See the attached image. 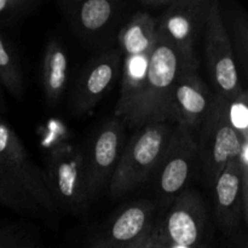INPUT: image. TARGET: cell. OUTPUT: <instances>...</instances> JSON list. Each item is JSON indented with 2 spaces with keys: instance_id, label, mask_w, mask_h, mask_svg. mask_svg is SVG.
I'll use <instances>...</instances> for the list:
<instances>
[{
  "instance_id": "23",
  "label": "cell",
  "mask_w": 248,
  "mask_h": 248,
  "mask_svg": "<svg viewBox=\"0 0 248 248\" xmlns=\"http://www.w3.org/2000/svg\"><path fill=\"white\" fill-rule=\"evenodd\" d=\"M171 2L172 0H140L138 5L142 11L150 14V11H164Z\"/></svg>"
},
{
  "instance_id": "6",
  "label": "cell",
  "mask_w": 248,
  "mask_h": 248,
  "mask_svg": "<svg viewBox=\"0 0 248 248\" xmlns=\"http://www.w3.org/2000/svg\"><path fill=\"white\" fill-rule=\"evenodd\" d=\"M206 205L196 190H184L157 215L154 224L159 248H199L206 229Z\"/></svg>"
},
{
  "instance_id": "7",
  "label": "cell",
  "mask_w": 248,
  "mask_h": 248,
  "mask_svg": "<svg viewBox=\"0 0 248 248\" xmlns=\"http://www.w3.org/2000/svg\"><path fill=\"white\" fill-rule=\"evenodd\" d=\"M48 189L58 210L80 215L90 202L86 189L84 150L79 145L63 144L51 152L46 165Z\"/></svg>"
},
{
  "instance_id": "9",
  "label": "cell",
  "mask_w": 248,
  "mask_h": 248,
  "mask_svg": "<svg viewBox=\"0 0 248 248\" xmlns=\"http://www.w3.org/2000/svg\"><path fill=\"white\" fill-rule=\"evenodd\" d=\"M212 0H172L157 18L156 31L181 57L182 64L200 65L195 44L205 29Z\"/></svg>"
},
{
  "instance_id": "22",
  "label": "cell",
  "mask_w": 248,
  "mask_h": 248,
  "mask_svg": "<svg viewBox=\"0 0 248 248\" xmlns=\"http://www.w3.org/2000/svg\"><path fill=\"white\" fill-rule=\"evenodd\" d=\"M0 248H41L16 227L0 229Z\"/></svg>"
},
{
  "instance_id": "24",
  "label": "cell",
  "mask_w": 248,
  "mask_h": 248,
  "mask_svg": "<svg viewBox=\"0 0 248 248\" xmlns=\"http://www.w3.org/2000/svg\"><path fill=\"white\" fill-rule=\"evenodd\" d=\"M155 245H156V237H155L154 227H153L147 234L143 235L135 244H132L131 246L126 248H154Z\"/></svg>"
},
{
  "instance_id": "11",
  "label": "cell",
  "mask_w": 248,
  "mask_h": 248,
  "mask_svg": "<svg viewBox=\"0 0 248 248\" xmlns=\"http://www.w3.org/2000/svg\"><path fill=\"white\" fill-rule=\"evenodd\" d=\"M0 165L36 201L43 211L56 213L57 205L48 189L46 174L31 159L14 128L0 119Z\"/></svg>"
},
{
  "instance_id": "14",
  "label": "cell",
  "mask_w": 248,
  "mask_h": 248,
  "mask_svg": "<svg viewBox=\"0 0 248 248\" xmlns=\"http://www.w3.org/2000/svg\"><path fill=\"white\" fill-rule=\"evenodd\" d=\"M212 97L213 92L200 77L198 67L181 64L173 91L176 124L186 128L193 137L207 114Z\"/></svg>"
},
{
  "instance_id": "10",
  "label": "cell",
  "mask_w": 248,
  "mask_h": 248,
  "mask_svg": "<svg viewBox=\"0 0 248 248\" xmlns=\"http://www.w3.org/2000/svg\"><path fill=\"white\" fill-rule=\"evenodd\" d=\"M126 126L116 116L104 121L84 152L86 189L90 202L108 186L125 148Z\"/></svg>"
},
{
  "instance_id": "3",
  "label": "cell",
  "mask_w": 248,
  "mask_h": 248,
  "mask_svg": "<svg viewBox=\"0 0 248 248\" xmlns=\"http://www.w3.org/2000/svg\"><path fill=\"white\" fill-rule=\"evenodd\" d=\"M198 145L201 171L206 183L213 186L216 179L241 150V136L232 126L228 115V101L213 93L207 114L199 128Z\"/></svg>"
},
{
  "instance_id": "26",
  "label": "cell",
  "mask_w": 248,
  "mask_h": 248,
  "mask_svg": "<svg viewBox=\"0 0 248 248\" xmlns=\"http://www.w3.org/2000/svg\"><path fill=\"white\" fill-rule=\"evenodd\" d=\"M199 248H206V247H205V246H200Z\"/></svg>"
},
{
  "instance_id": "25",
  "label": "cell",
  "mask_w": 248,
  "mask_h": 248,
  "mask_svg": "<svg viewBox=\"0 0 248 248\" xmlns=\"http://www.w3.org/2000/svg\"><path fill=\"white\" fill-rule=\"evenodd\" d=\"M7 111V104L6 101L4 98V94H2L1 89H0V113L5 114Z\"/></svg>"
},
{
  "instance_id": "8",
  "label": "cell",
  "mask_w": 248,
  "mask_h": 248,
  "mask_svg": "<svg viewBox=\"0 0 248 248\" xmlns=\"http://www.w3.org/2000/svg\"><path fill=\"white\" fill-rule=\"evenodd\" d=\"M57 5L73 33L91 48L109 45L125 7L120 0H61Z\"/></svg>"
},
{
  "instance_id": "4",
  "label": "cell",
  "mask_w": 248,
  "mask_h": 248,
  "mask_svg": "<svg viewBox=\"0 0 248 248\" xmlns=\"http://www.w3.org/2000/svg\"><path fill=\"white\" fill-rule=\"evenodd\" d=\"M195 138L184 127L174 124L166 152L154 173L159 215L186 190L200 165Z\"/></svg>"
},
{
  "instance_id": "20",
  "label": "cell",
  "mask_w": 248,
  "mask_h": 248,
  "mask_svg": "<svg viewBox=\"0 0 248 248\" xmlns=\"http://www.w3.org/2000/svg\"><path fill=\"white\" fill-rule=\"evenodd\" d=\"M232 31L237 55V62H239L242 72L246 75L248 64V19L244 12L242 14L237 12L234 16Z\"/></svg>"
},
{
  "instance_id": "18",
  "label": "cell",
  "mask_w": 248,
  "mask_h": 248,
  "mask_svg": "<svg viewBox=\"0 0 248 248\" xmlns=\"http://www.w3.org/2000/svg\"><path fill=\"white\" fill-rule=\"evenodd\" d=\"M0 206L21 215L38 216L43 212L36 201L0 165Z\"/></svg>"
},
{
  "instance_id": "15",
  "label": "cell",
  "mask_w": 248,
  "mask_h": 248,
  "mask_svg": "<svg viewBox=\"0 0 248 248\" xmlns=\"http://www.w3.org/2000/svg\"><path fill=\"white\" fill-rule=\"evenodd\" d=\"M240 162L234 159L224 167L213 183V215L218 228L228 236H235L244 220ZM245 223V220H244Z\"/></svg>"
},
{
  "instance_id": "19",
  "label": "cell",
  "mask_w": 248,
  "mask_h": 248,
  "mask_svg": "<svg viewBox=\"0 0 248 248\" xmlns=\"http://www.w3.org/2000/svg\"><path fill=\"white\" fill-rule=\"evenodd\" d=\"M41 5V0H0V27L16 24Z\"/></svg>"
},
{
  "instance_id": "21",
  "label": "cell",
  "mask_w": 248,
  "mask_h": 248,
  "mask_svg": "<svg viewBox=\"0 0 248 248\" xmlns=\"http://www.w3.org/2000/svg\"><path fill=\"white\" fill-rule=\"evenodd\" d=\"M247 92L244 91L236 98L228 101V115L232 126L242 140H248V103Z\"/></svg>"
},
{
  "instance_id": "5",
  "label": "cell",
  "mask_w": 248,
  "mask_h": 248,
  "mask_svg": "<svg viewBox=\"0 0 248 248\" xmlns=\"http://www.w3.org/2000/svg\"><path fill=\"white\" fill-rule=\"evenodd\" d=\"M203 38L206 67L212 86L211 91L232 101L245 90L240 81L232 40L225 29L223 10L217 0L211 1Z\"/></svg>"
},
{
  "instance_id": "13",
  "label": "cell",
  "mask_w": 248,
  "mask_h": 248,
  "mask_svg": "<svg viewBox=\"0 0 248 248\" xmlns=\"http://www.w3.org/2000/svg\"><path fill=\"white\" fill-rule=\"evenodd\" d=\"M155 200L143 199L124 206L94 235L90 248H126L147 234L156 222Z\"/></svg>"
},
{
  "instance_id": "16",
  "label": "cell",
  "mask_w": 248,
  "mask_h": 248,
  "mask_svg": "<svg viewBox=\"0 0 248 248\" xmlns=\"http://www.w3.org/2000/svg\"><path fill=\"white\" fill-rule=\"evenodd\" d=\"M68 70L67 50L60 40L50 39L45 46L41 64V84L45 99L50 106H56L60 102L67 87Z\"/></svg>"
},
{
  "instance_id": "2",
  "label": "cell",
  "mask_w": 248,
  "mask_h": 248,
  "mask_svg": "<svg viewBox=\"0 0 248 248\" xmlns=\"http://www.w3.org/2000/svg\"><path fill=\"white\" fill-rule=\"evenodd\" d=\"M173 126L172 123H153L135 130V133L126 140L108 184L111 198L127 195L154 176L166 152Z\"/></svg>"
},
{
  "instance_id": "1",
  "label": "cell",
  "mask_w": 248,
  "mask_h": 248,
  "mask_svg": "<svg viewBox=\"0 0 248 248\" xmlns=\"http://www.w3.org/2000/svg\"><path fill=\"white\" fill-rule=\"evenodd\" d=\"M181 64L178 52L156 31V40L142 86L120 119L126 127L137 130L153 123H177L173 91Z\"/></svg>"
},
{
  "instance_id": "17",
  "label": "cell",
  "mask_w": 248,
  "mask_h": 248,
  "mask_svg": "<svg viewBox=\"0 0 248 248\" xmlns=\"http://www.w3.org/2000/svg\"><path fill=\"white\" fill-rule=\"evenodd\" d=\"M0 85L14 98H23L24 81L18 55L15 46L1 31H0Z\"/></svg>"
},
{
  "instance_id": "12",
  "label": "cell",
  "mask_w": 248,
  "mask_h": 248,
  "mask_svg": "<svg viewBox=\"0 0 248 248\" xmlns=\"http://www.w3.org/2000/svg\"><path fill=\"white\" fill-rule=\"evenodd\" d=\"M121 73V53L119 48H108L92 57L82 68L70 107L75 115L86 116L111 90Z\"/></svg>"
}]
</instances>
